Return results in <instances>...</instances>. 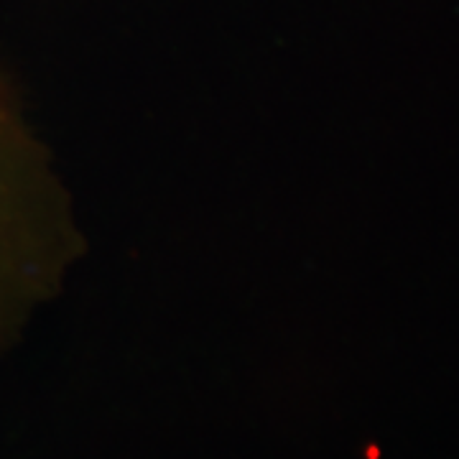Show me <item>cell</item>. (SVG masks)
<instances>
[{"label": "cell", "mask_w": 459, "mask_h": 459, "mask_svg": "<svg viewBox=\"0 0 459 459\" xmlns=\"http://www.w3.org/2000/svg\"><path fill=\"white\" fill-rule=\"evenodd\" d=\"M74 253L65 189L0 80V329L59 289Z\"/></svg>", "instance_id": "cell-1"}]
</instances>
